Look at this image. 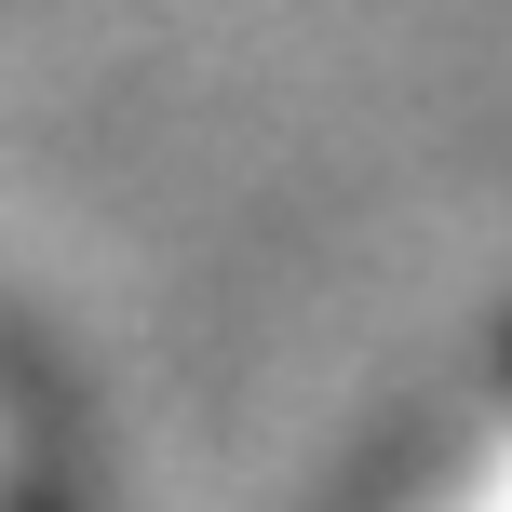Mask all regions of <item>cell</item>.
<instances>
[{
  "mask_svg": "<svg viewBox=\"0 0 512 512\" xmlns=\"http://www.w3.org/2000/svg\"><path fill=\"white\" fill-rule=\"evenodd\" d=\"M405 512H512V337H499L486 378H472L459 432H445V459L418 472V499H405Z\"/></svg>",
  "mask_w": 512,
  "mask_h": 512,
  "instance_id": "cell-1",
  "label": "cell"
},
{
  "mask_svg": "<svg viewBox=\"0 0 512 512\" xmlns=\"http://www.w3.org/2000/svg\"><path fill=\"white\" fill-rule=\"evenodd\" d=\"M0 512H54V445L14 391H0Z\"/></svg>",
  "mask_w": 512,
  "mask_h": 512,
  "instance_id": "cell-2",
  "label": "cell"
}]
</instances>
